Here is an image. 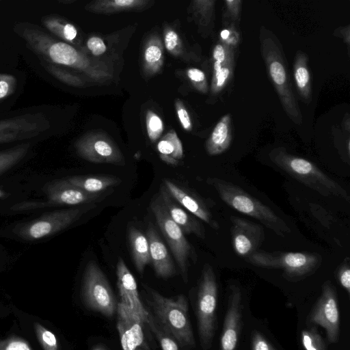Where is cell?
Wrapping results in <instances>:
<instances>
[{
	"mask_svg": "<svg viewBox=\"0 0 350 350\" xmlns=\"http://www.w3.org/2000/svg\"><path fill=\"white\" fill-rule=\"evenodd\" d=\"M17 80L15 76L0 73V101L11 96L16 90Z\"/></svg>",
	"mask_w": 350,
	"mask_h": 350,
	"instance_id": "32",
	"label": "cell"
},
{
	"mask_svg": "<svg viewBox=\"0 0 350 350\" xmlns=\"http://www.w3.org/2000/svg\"><path fill=\"white\" fill-rule=\"evenodd\" d=\"M116 275L120 301L137 314L147 325L148 310L142 302L135 278L120 257L116 265Z\"/></svg>",
	"mask_w": 350,
	"mask_h": 350,
	"instance_id": "17",
	"label": "cell"
},
{
	"mask_svg": "<svg viewBox=\"0 0 350 350\" xmlns=\"http://www.w3.org/2000/svg\"><path fill=\"white\" fill-rule=\"evenodd\" d=\"M261 51L269 77L288 117L296 124L302 122V116L293 94L285 60L276 42L263 33L260 36Z\"/></svg>",
	"mask_w": 350,
	"mask_h": 350,
	"instance_id": "4",
	"label": "cell"
},
{
	"mask_svg": "<svg viewBox=\"0 0 350 350\" xmlns=\"http://www.w3.org/2000/svg\"><path fill=\"white\" fill-rule=\"evenodd\" d=\"M117 329L122 350L146 349V323L128 306L120 301L117 305Z\"/></svg>",
	"mask_w": 350,
	"mask_h": 350,
	"instance_id": "13",
	"label": "cell"
},
{
	"mask_svg": "<svg viewBox=\"0 0 350 350\" xmlns=\"http://www.w3.org/2000/svg\"><path fill=\"white\" fill-rule=\"evenodd\" d=\"M147 293L149 310L160 325L180 344L181 347L193 349L195 338L188 313L187 299L183 295L165 297L156 290L143 284Z\"/></svg>",
	"mask_w": 350,
	"mask_h": 350,
	"instance_id": "1",
	"label": "cell"
},
{
	"mask_svg": "<svg viewBox=\"0 0 350 350\" xmlns=\"http://www.w3.org/2000/svg\"><path fill=\"white\" fill-rule=\"evenodd\" d=\"M146 238L149 245L150 262L156 275L164 279L173 277L176 273L174 262L152 223L148 225Z\"/></svg>",
	"mask_w": 350,
	"mask_h": 350,
	"instance_id": "19",
	"label": "cell"
},
{
	"mask_svg": "<svg viewBox=\"0 0 350 350\" xmlns=\"http://www.w3.org/2000/svg\"><path fill=\"white\" fill-rule=\"evenodd\" d=\"M159 196L170 217L185 234H193L200 239H204L205 230L199 219L176 204L163 185L160 187Z\"/></svg>",
	"mask_w": 350,
	"mask_h": 350,
	"instance_id": "20",
	"label": "cell"
},
{
	"mask_svg": "<svg viewBox=\"0 0 350 350\" xmlns=\"http://www.w3.org/2000/svg\"><path fill=\"white\" fill-rule=\"evenodd\" d=\"M163 185L172 198L188 212L208 224L213 229L217 230L219 228L218 223L213 219L211 213L202 200L178 187L170 180L164 179Z\"/></svg>",
	"mask_w": 350,
	"mask_h": 350,
	"instance_id": "18",
	"label": "cell"
},
{
	"mask_svg": "<svg viewBox=\"0 0 350 350\" xmlns=\"http://www.w3.org/2000/svg\"><path fill=\"white\" fill-rule=\"evenodd\" d=\"M233 53H232L220 70H215L212 81V92H221L230 81L233 71Z\"/></svg>",
	"mask_w": 350,
	"mask_h": 350,
	"instance_id": "29",
	"label": "cell"
},
{
	"mask_svg": "<svg viewBox=\"0 0 350 350\" xmlns=\"http://www.w3.org/2000/svg\"><path fill=\"white\" fill-rule=\"evenodd\" d=\"M82 296L91 310L110 317L116 312L117 304L109 283L98 264L90 260L82 281Z\"/></svg>",
	"mask_w": 350,
	"mask_h": 350,
	"instance_id": "9",
	"label": "cell"
},
{
	"mask_svg": "<svg viewBox=\"0 0 350 350\" xmlns=\"http://www.w3.org/2000/svg\"><path fill=\"white\" fill-rule=\"evenodd\" d=\"M232 243L237 255L246 258L258 250L265 239L263 227L250 220L231 216Z\"/></svg>",
	"mask_w": 350,
	"mask_h": 350,
	"instance_id": "14",
	"label": "cell"
},
{
	"mask_svg": "<svg viewBox=\"0 0 350 350\" xmlns=\"http://www.w3.org/2000/svg\"><path fill=\"white\" fill-rule=\"evenodd\" d=\"M232 141L231 118L223 116L217 123L206 143V150L210 155L220 154L228 150Z\"/></svg>",
	"mask_w": 350,
	"mask_h": 350,
	"instance_id": "21",
	"label": "cell"
},
{
	"mask_svg": "<svg viewBox=\"0 0 350 350\" xmlns=\"http://www.w3.org/2000/svg\"><path fill=\"white\" fill-rule=\"evenodd\" d=\"M92 350H105L102 347H95L94 349H93Z\"/></svg>",
	"mask_w": 350,
	"mask_h": 350,
	"instance_id": "47",
	"label": "cell"
},
{
	"mask_svg": "<svg viewBox=\"0 0 350 350\" xmlns=\"http://www.w3.org/2000/svg\"><path fill=\"white\" fill-rule=\"evenodd\" d=\"M251 350H275L270 342L257 330L251 335Z\"/></svg>",
	"mask_w": 350,
	"mask_h": 350,
	"instance_id": "36",
	"label": "cell"
},
{
	"mask_svg": "<svg viewBox=\"0 0 350 350\" xmlns=\"http://www.w3.org/2000/svg\"><path fill=\"white\" fill-rule=\"evenodd\" d=\"M46 198L41 201H28L14 204V211H26L56 206H76L103 200L105 196L92 193L75 187L64 178L49 183L44 188Z\"/></svg>",
	"mask_w": 350,
	"mask_h": 350,
	"instance_id": "8",
	"label": "cell"
},
{
	"mask_svg": "<svg viewBox=\"0 0 350 350\" xmlns=\"http://www.w3.org/2000/svg\"><path fill=\"white\" fill-rule=\"evenodd\" d=\"M336 277L341 286L350 294V267L349 258L347 257L340 265L336 272Z\"/></svg>",
	"mask_w": 350,
	"mask_h": 350,
	"instance_id": "35",
	"label": "cell"
},
{
	"mask_svg": "<svg viewBox=\"0 0 350 350\" xmlns=\"http://www.w3.org/2000/svg\"><path fill=\"white\" fill-rule=\"evenodd\" d=\"M233 32L232 29H224L220 33L221 42L231 47L237 44L238 40L235 36V33Z\"/></svg>",
	"mask_w": 350,
	"mask_h": 350,
	"instance_id": "43",
	"label": "cell"
},
{
	"mask_svg": "<svg viewBox=\"0 0 350 350\" xmlns=\"http://www.w3.org/2000/svg\"><path fill=\"white\" fill-rule=\"evenodd\" d=\"M38 337L44 350H57V342L55 336L42 325L36 324Z\"/></svg>",
	"mask_w": 350,
	"mask_h": 350,
	"instance_id": "34",
	"label": "cell"
},
{
	"mask_svg": "<svg viewBox=\"0 0 350 350\" xmlns=\"http://www.w3.org/2000/svg\"><path fill=\"white\" fill-rule=\"evenodd\" d=\"M242 297L240 288L232 285L230 288L225 315L220 350H236L242 320Z\"/></svg>",
	"mask_w": 350,
	"mask_h": 350,
	"instance_id": "15",
	"label": "cell"
},
{
	"mask_svg": "<svg viewBox=\"0 0 350 350\" xmlns=\"http://www.w3.org/2000/svg\"><path fill=\"white\" fill-rule=\"evenodd\" d=\"M87 46L93 55H100L107 49L103 40L98 37H92L87 42Z\"/></svg>",
	"mask_w": 350,
	"mask_h": 350,
	"instance_id": "39",
	"label": "cell"
},
{
	"mask_svg": "<svg viewBox=\"0 0 350 350\" xmlns=\"http://www.w3.org/2000/svg\"><path fill=\"white\" fill-rule=\"evenodd\" d=\"M147 131L150 139L156 140L163 131V122L159 116L149 111L146 118Z\"/></svg>",
	"mask_w": 350,
	"mask_h": 350,
	"instance_id": "33",
	"label": "cell"
},
{
	"mask_svg": "<svg viewBox=\"0 0 350 350\" xmlns=\"http://www.w3.org/2000/svg\"><path fill=\"white\" fill-rule=\"evenodd\" d=\"M232 53H233L232 47L221 42V43L215 46L213 51V57L215 62L224 64Z\"/></svg>",
	"mask_w": 350,
	"mask_h": 350,
	"instance_id": "37",
	"label": "cell"
},
{
	"mask_svg": "<svg viewBox=\"0 0 350 350\" xmlns=\"http://www.w3.org/2000/svg\"><path fill=\"white\" fill-rule=\"evenodd\" d=\"M29 144H19L0 152V174L12 168L23 159L29 150Z\"/></svg>",
	"mask_w": 350,
	"mask_h": 350,
	"instance_id": "28",
	"label": "cell"
},
{
	"mask_svg": "<svg viewBox=\"0 0 350 350\" xmlns=\"http://www.w3.org/2000/svg\"><path fill=\"white\" fill-rule=\"evenodd\" d=\"M293 75L300 97L306 103H309L312 96L311 78L307 55L301 51H298L295 57Z\"/></svg>",
	"mask_w": 350,
	"mask_h": 350,
	"instance_id": "24",
	"label": "cell"
},
{
	"mask_svg": "<svg viewBox=\"0 0 350 350\" xmlns=\"http://www.w3.org/2000/svg\"><path fill=\"white\" fill-rule=\"evenodd\" d=\"M164 41L166 49L172 51L178 44L179 38L175 31L170 30L165 33Z\"/></svg>",
	"mask_w": 350,
	"mask_h": 350,
	"instance_id": "42",
	"label": "cell"
},
{
	"mask_svg": "<svg viewBox=\"0 0 350 350\" xmlns=\"http://www.w3.org/2000/svg\"><path fill=\"white\" fill-rule=\"evenodd\" d=\"M161 159L170 165H177L183 156L180 141L174 133H168L157 144Z\"/></svg>",
	"mask_w": 350,
	"mask_h": 350,
	"instance_id": "25",
	"label": "cell"
},
{
	"mask_svg": "<svg viewBox=\"0 0 350 350\" xmlns=\"http://www.w3.org/2000/svg\"><path fill=\"white\" fill-rule=\"evenodd\" d=\"M187 76L191 81L206 88L205 75L201 70L194 68H190L187 70Z\"/></svg>",
	"mask_w": 350,
	"mask_h": 350,
	"instance_id": "40",
	"label": "cell"
},
{
	"mask_svg": "<svg viewBox=\"0 0 350 350\" xmlns=\"http://www.w3.org/2000/svg\"><path fill=\"white\" fill-rule=\"evenodd\" d=\"M0 350H31L27 343L21 339H10L0 342Z\"/></svg>",
	"mask_w": 350,
	"mask_h": 350,
	"instance_id": "38",
	"label": "cell"
},
{
	"mask_svg": "<svg viewBox=\"0 0 350 350\" xmlns=\"http://www.w3.org/2000/svg\"><path fill=\"white\" fill-rule=\"evenodd\" d=\"M162 55V49L158 44H148L144 52L146 65L150 68H157L161 64Z\"/></svg>",
	"mask_w": 350,
	"mask_h": 350,
	"instance_id": "31",
	"label": "cell"
},
{
	"mask_svg": "<svg viewBox=\"0 0 350 350\" xmlns=\"http://www.w3.org/2000/svg\"><path fill=\"white\" fill-rule=\"evenodd\" d=\"M148 312L147 326L154 334L162 350H182L178 341L160 325L149 310Z\"/></svg>",
	"mask_w": 350,
	"mask_h": 350,
	"instance_id": "27",
	"label": "cell"
},
{
	"mask_svg": "<svg viewBox=\"0 0 350 350\" xmlns=\"http://www.w3.org/2000/svg\"><path fill=\"white\" fill-rule=\"evenodd\" d=\"M207 183L228 206L257 219L277 235L284 237L291 231L286 223L273 210L239 186L218 178H208Z\"/></svg>",
	"mask_w": 350,
	"mask_h": 350,
	"instance_id": "2",
	"label": "cell"
},
{
	"mask_svg": "<svg viewBox=\"0 0 350 350\" xmlns=\"http://www.w3.org/2000/svg\"><path fill=\"white\" fill-rule=\"evenodd\" d=\"M112 5L117 8H126L139 3L140 1L135 0H115L111 2Z\"/></svg>",
	"mask_w": 350,
	"mask_h": 350,
	"instance_id": "45",
	"label": "cell"
},
{
	"mask_svg": "<svg viewBox=\"0 0 350 350\" xmlns=\"http://www.w3.org/2000/svg\"><path fill=\"white\" fill-rule=\"evenodd\" d=\"M129 240L135 266L139 273H143L146 265L150 262L146 236L132 226L129 230Z\"/></svg>",
	"mask_w": 350,
	"mask_h": 350,
	"instance_id": "23",
	"label": "cell"
},
{
	"mask_svg": "<svg viewBox=\"0 0 350 350\" xmlns=\"http://www.w3.org/2000/svg\"><path fill=\"white\" fill-rule=\"evenodd\" d=\"M225 3L228 12L230 13V17L234 20H236L239 15L241 1H225Z\"/></svg>",
	"mask_w": 350,
	"mask_h": 350,
	"instance_id": "44",
	"label": "cell"
},
{
	"mask_svg": "<svg viewBox=\"0 0 350 350\" xmlns=\"http://www.w3.org/2000/svg\"><path fill=\"white\" fill-rule=\"evenodd\" d=\"M136 350H146L145 349H143V348H138Z\"/></svg>",
	"mask_w": 350,
	"mask_h": 350,
	"instance_id": "48",
	"label": "cell"
},
{
	"mask_svg": "<svg viewBox=\"0 0 350 350\" xmlns=\"http://www.w3.org/2000/svg\"><path fill=\"white\" fill-rule=\"evenodd\" d=\"M5 196V191L3 190H2L1 189H0V198H3Z\"/></svg>",
	"mask_w": 350,
	"mask_h": 350,
	"instance_id": "46",
	"label": "cell"
},
{
	"mask_svg": "<svg viewBox=\"0 0 350 350\" xmlns=\"http://www.w3.org/2000/svg\"><path fill=\"white\" fill-rule=\"evenodd\" d=\"M301 341L305 350H326L325 342L314 327L302 330Z\"/></svg>",
	"mask_w": 350,
	"mask_h": 350,
	"instance_id": "30",
	"label": "cell"
},
{
	"mask_svg": "<svg viewBox=\"0 0 350 350\" xmlns=\"http://www.w3.org/2000/svg\"><path fill=\"white\" fill-rule=\"evenodd\" d=\"M42 24L51 33L66 42H73L77 36V30L72 24L55 14L44 16Z\"/></svg>",
	"mask_w": 350,
	"mask_h": 350,
	"instance_id": "26",
	"label": "cell"
},
{
	"mask_svg": "<svg viewBox=\"0 0 350 350\" xmlns=\"http://www.w3.org/2000/svg\"><path fill=\"white\" fill-rule=\"evenodd\" d=\"M177 114L178 119L182 124V126L185 130H190L191 123L190 117L186 109L182 105H176Z\"/></svg>",
	"mask_w": 350,
	"mask_h": 350,
	"instance_id": "41",
	"label": "cell"
},
{
	"mask_svg": "<svg viewBox=\"0 0 350 350\" xmlns=\"http://www.w3.org/2000/svg\"><path fill=\"white\" fill-rule=\"evenodd\" d=\"M91 208H71L47 213L18 226L15 233L21 239L28 241L48 237L70 226Z\"/></svg>",
	"mask_w": 350,
	"mask_h": 350,
	"instance_id": "10",
	"label": "cell"
},
{
	"mask_svg": "<svg viewBox=\"0 0 350 350\" xmlns=\"http://www.w3.org/2000/svg\"><path fill=\"white\" fill-rule=\"evenodd\" d=\"M157 223L172 252L183 281H188L189 259L196 260V254L181 228L170 217L160 196L150 204Z\"/></svg>",
	"mask_w": 350,
	"mask_h": 350,
	"instance_id": "7",
	"label": "cell"
},
{
	"mask_svg": "<svg viewBox=\"0 0 350 350\" xmlns=\"http://www.w3.org/2000/svg\"><path fill=\"white\" fill-rule=\"evenodd\" d=\"M269 157L278 167L321 195L349 201L347 191L310 161L291 154L280 148L273 150Z\"/></svg>",
	"mask_w": 350,
	"mask_h": 350,
	"instance_id": "3",
	"label": "cell"
},
{
	"mask_svg": "<svg viewBox=\"0 0 350 350\" xmlns=\"http://www.w3.org/2000/svg\"><path fill=\"white\" fill-rule=\"evenodd\" d=\"M217 301V284L213 267L203 266L198 291L197 319L201 347H211L215 329V311Z\"/></svg>",
	"mask_w": 350,
	"mask_h": 350,
	"instance_id": "6",
	"label": "cell"
},
{
	"mask_svg": "<svg viewBox=\"0 0 350 350\" xmlns=\"http://www.w3.org/2000/svg\"><path fill=\"white\" fill-rule=\"evenodd\" d=\"M245 260L256 267L282 269L284 277L290 280H299L313 273L323 261L317 253L260 250L254 252Z\"/></svg>",
	"mask_w": 350,
	"mask_h": 350,
	"instance_id": "5",
	"label": "cell"
},
{
	"mask_svg": "<svg viewBox=\"0 0 350 350\" xmlns=\"http://www.w3.org/2000/svg\"><path fill=\"white\" fill-rule=\"evenodd\" d=\"M79 154L84 159L97 163L124 165V157L108 139L103 137H91L77 142Z\"/></svg>",
	"mask_w": 350,
	"mask_h": 350,
	"instance_id": "16",
	"label": "cell"
},
{
	"mask_svg": "<svg viewBox=\"0 0 350 350\" xmlns=\"http://www.w3.org/2000/svg\"><path fill=\"white\" fill-rule=\"evenodd\" d=\"M49 128V120L42 113L0 120V144L39 136Z\"/></svg>",
	"mask_w": 350,
	"mask_h": 350,
	"instance_id": "12",
	"label": "cell"
},
{
	"mask_svg": "<svg viewBox=\"0 0 350 350\" xmlns=\"http://www.w3.org/2000/svg\"><path fill=\"white\" fill-rule=\"evenodd\" d=\"M64 179L70 184L92 193H99L122 182L120 178L111 175L72 176Z\"/></svg>",
	"mask_w": 350,
	"mask_h": 350,
	"instance_id": "22",
	"label": "cell"
},
{
	"mask_svg": "<svg viewBox=\"0 0 350 350\" xmlns=\"http://www.w3.org/2000/svg\"><path fill=\"white\" fill-rule=\"evenodd\" d=\"M310 323L325 329L327 340L332 343L338 340L340 314L336 291L330 281L322 286L321 294L309 317Z\"/></svg>",
	"mask_w": 350,
	"mask_h": 350,
	"instance_id": "11",
	"label": "cell"
}]
</instances>
